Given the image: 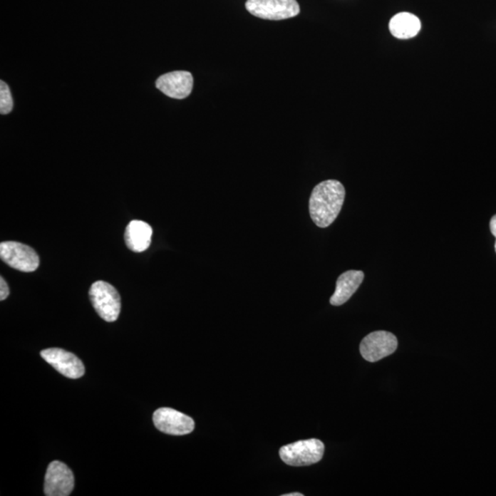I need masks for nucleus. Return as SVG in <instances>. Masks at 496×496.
<instances>
[{"mask_svg":"<svg viewBox=\"0 0 496 496\" xmlns=\"http://www.w3.org/2000/svg\"><path fill=\"white\" fill-rule=\"evenodd\" d=\"M300 492H291V494L283 495L282 496H303Z\"/></svg>","mask_w":496,"mask_h":496,"instance_id":"obj_17","label":"nucleus"},{"mask_svg":"<svg viewBox=\"0 0 496 496\" xmlns=\"http://www.w3.org/2000/svg\"><path fill=\"white\" fill-rule=\"evenodd\" d=\"M9 295V286L7 284V282H6L4 278L1 277V279H0V300L4 301L6 299L8 298Z\"/></svg>","mask_w":496,"mask_h":496,"instance_id":"obj_15","label":"nucleus"},{"mask_svg":"<svg viewBox=\"0 0 496 496\" xmlns=\"http://www.w3.org/2000/svg\"><path fill=\"white\" fill-rule=\"evenodd\" d=\"M398 346V340L387 331H375L365 336L359 346L362 357L368 362H377L392 355Z\"/></svg>","mask_w":496,"mask_h":496,"instance_id":"obj_6","label":"nucleus"},{"mask_svg":"<svg viewBox=\"0 0 496 496\" xmlns=\"http://www.w3.org/2000/svg\"><path fill=\"white\" fill-rule=\"evenodd\" d=\"M41 358L63 376L78 379L85 374V366L76 356L61 348H48L41 352Z\"/></svg>","mask_w":496,"mask_h":496,"instance_id":"obj_9","label":"nucleus"},{"mask_svg":"<svg viewBox=\"0 0 496 496\" xmlns=\"http://www.w3.org/2000/svg\"><path fill=\"white\" fill-rule=\"evenodd\" d=\"M90 297L98 316L106 322H115L120 316L122 303L119 292L113 285L103 281L93 283L90 289Z\"/></svg>","mask_w":496,"mask_h":496,"instance_id":"obj_3","label":"nucleus"},{"mask_svg":"<svg viewBox=\"0 0 496 496\" xmlns=\"http://www.w3.org/2000/svg\"><path fill=\"white\" fill-rule=\"evenodd\" d=\"M0 257L7 265L22 272H33L40 265L36 251L19 242H2L0 244Z\"/></svg>","mask_w":496,"mask_h":496,"instance_id":"obj_5","label":"nucleus"},{"mask_svg":"<svg viewBox=\"0 0 496 496\" xmlns=\"http://www.w3.org/2000/svg\"><path fill=\"white\" fill-rule=\"evenodd\" d=\"M364 279V273L361 270H348L339 276L336 281V291L330 298L334 306L344 304L357 291Z\"/></svg>","mask_w":496,"mask_h":496,"instance_id":"obj_11","label":"nucleus"},{"mask_svg":"<svg viewBox=\"0 0 496 496\" xmlns=\"http://www.w3.org/2000/svg\"><path fill=\"white\" fill-rule=\"evenodd\" d=\"M346 190L338 180H324L314 187L309 200L311 220L320 228L335 222L344 205Z\"/></svg>","mask_w":496,"mask_h":496,"instance_id":"obj_1","label":"nucleus"},{"mask_svg":"<svg viewBox=\"0 0 496 496\" xmlns=\"http://www.w3.org/2000/svg\"><path fill=\"white\" fill-rule=\"evenodd\" d=\"M153 229L148 222L132 221L127 225L124 240L126 246L133 252H144L152 242Z\"/></svg>","mask_w":496,"mask_h":496,"instance_id":"obj_12","label":"nucleus"},{"mask_svg":"<svg viewBox=\"0 0 496 496\" xmlns=\"http://www.w3.org/2000/svg\"><path fill=\"white\" fill-rule=\"evenodd\" d=\"M490 230L496 239V215L492 216L491 222H490Z\"/></svg>","mask_w":496,"mask_h":496,"instance_id":"obj_16","label":"nucleus"},{"mask_svg":"<svg viewBox=\"0 0 496 496\" xmlns=\"http://www.w3.org/2000/svg\"><path fill=\"white\" fill-rule=\"evenodd\" d=\"M246 8L256 17L269 21L286 20L300 14L296 0H247Z\"/></svg>","mask_w":496,"mask_h":496,"instance_id":"obj_4","label":"nucleus"},{"mask_svg":"<svg viewBox=\"0 0 496 496\" xmlns=\"http://www.w3.org/2000/svg\"><path fill=\"white\" fill-rule=\"evenodd\" d=\"M155 86L167 97L183 100L192 93L193 76L187 71L170 72L159 76Z\"/></svg>","mask_w":496,"mask_h":496,"instance_id":"obj_10","label":"nucleus"},{"mask_svg":"<svg viewBox=\"0 0 496 496\" xmlns=\"http://www.w3.org/2000/svg\"><path fill=\"white\" fill-rule=\"evenodd\" d=\"M495 252H496V241H495Z\"/></svg>","mask_w":496,"mask_h":496,"instance_id":"obj_18","label":"nucleus"},{"mask_svg":"<svg viewBox=\"0 0 496 496\" xmlns=\"http://www.w3.org/2000/svg\"><path fill=\"white\" fill-rule=\"evenodd\" d=\"M324 445L322 441L301 440L286 445L279 450L282 462L291 466H308L319 463L323 459Z\"/></svg>","mask_w":496,"mask_h":496,"instance_id":"obj_2","label":"nucleus"},{"mask_svg":"<svg viewBox=\"0 0 496 496\" xmlns=\"http://www.w3.org/2000/svg\"><path fill=\"white\" fill-rule=\"evenodd\" d=\"M155 428L165 434L183 435L192 433L195 428L193 419L171 408H159L153 415Z\"/></svg>","mask_w":496,"mask_h":496,"instance_id":"obj_7","label":"nucleus"},{"mask_svg":"<svg viewBox=\"0 0 496 496\" xmlns=\"http://www.w3.org/2000/svg\"><path fill=\"white\" fill-rule=\"evenodd\" d=\"M391 33L398 39H410L416 36L421 29L420 20L415 15L402 12L393 16L390 21Z\"/></svg>","mask_w":496,"mask_h":496,"instance_id":"obj_13","label":"nucleus"},{"mask_svg":"<svg viewBox=\"0 0 496 496\" xmlns=\"http://www.w3.org/2000/svg\"><path fill=\"white\" fill-rule=\"evenodd\" d=\"M75 479L72 470L61 462L49 464L44 482V494L47 496H68L74 489Z\"/></svg>","mask_w":496,"mask_h":496,"instance_id":"obj_8","label":"nucleus"},{"mask_svg":"<svg viewBox=\"0 0 496 496\" xmlns=\"http://www.w3.org/2000/svg\"><path fill=\"white\" fill-rule=\"evenodd\" d=\"M14 109V100L7 83L0 81V113L7 115Z\"/></svg>","mask_w":496,"mask_h":496,"instance_id":"obj_14","label":"nucleus"}]
</instances>
